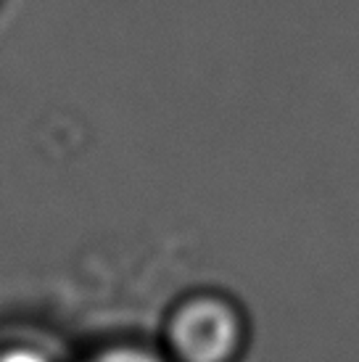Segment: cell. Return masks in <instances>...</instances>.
Returning <instances> with one entry per match:
<instances>
[{
    "instance_id": "cell-2",
    "label": "cell",
    "mask_w": 359,
    "mask_h": 362,
    "mask_svg": "<svg viewBox=\"0 0 359 362\" xmlns=\"http://www.w3.org/2000/svg\"><path fill=\"white\" fill-rule=\"evenodd\" d=\"M88 362H164L156 354L135 349V346H114L106 352H98L95 357H90Z\"/></svg>"
},
{
    "instance_id": "cell-1",
    "label": "cell",
    "mask_w": 359,
    "mask_h": 362,
    "mask_svg": "<svg viewBox=\"0 0 359 362\" xmlns=\"http://www.w3.org/2000/svg\"><path fill=\"white\" fill-rule=\"evenodd\" d=\"M238 344V315L217 296L190 299L170 322V346L180 362H230Z\"/></svg>"
},
{
    "instance_id": "cell-3",
    "label": "cell",
    "mask_w": 359,
    "mask_h": 362,
    "mask_svg": "<svg viewBox=\"0 0 359 362\" xmlns=\"http://www.w3.org/2000/svg\"><path fill=\"white\" fill-rule=\"evenodd\" d=\"M0 362H56L48 352L37 346H8L0 349Z\"/></svg>"
}]
</instances>
